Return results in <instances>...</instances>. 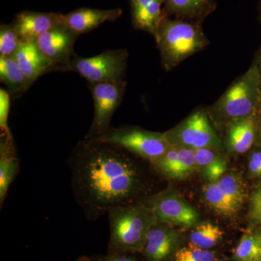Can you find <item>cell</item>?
Listing matches in <instances>:
<instances>
[{"label": "cell", "instance_id": "6da1fadb", "mask_svg": "<svg viewBox=\"0 0 261 261\" xmlns=\"http://www.w3.org/2000/svg\"><path fill=\"white\" fill-rule=\"evenodd\" d=\"M126 149L84 139L72 152L68 164L77 204L89 221H97L118 206L132 205L142 186L140 168Z\"/></svg>", "mask_w": 261, "mask_h": 261}, {"label": "cell", "instance_id": "7a4b0ae2", "mask_svg": "<svg viewBox=\"0 0 261 261\" xmlns=\"http://www.w3.org/2000/svg\"><path fill=\"white\" fill-rule=\"evenodd\" d=\"M110 239L107 253L142 252L151 226L157 221L142 202L118 206L108 213Z\"/></svg>", "mask_w": 261, "mask_h": 261}, {"label": "cell", "instance_id": "3957f363", "mask_svg": "<svg viewBox=\"0 0 261 261\" xmlns=\"http://www.w3.org/2000/svg\"><path fill=\"white\" fill-rule=\"evenodd\" d=\"M166 70H172L208 44L200 25L163 15L154 37Z\"/></svg>", "mask_w": 261, "mask_h": 261}, {"label": "cell", "instance_id": "277c9868", "mask_svg": "<svg viewBox=\"0 0 261 261\" xmlns=\"http://www.w3.org/2000/svg\"><path fill=\"white\" fill-rule=\"evenodd\" d=\"M261 77L253 66L240 77L209 110V115L217 123L226 124L253 115L259 104Z\"/></svg>", "mask_w": 261, "mask_h": 261}, {"label": "cell", "instance_id": "5b68a950", "mask_svg": "<svg viewBox=\"0 0 261 261\" xmlns=\"http://www.w3.org/2000/svg\"><path fill=\"white\" fill-rule=\"evenodd\" d=\"M91 140L118 146L151 163L160 159L170 146L164 133L136 126L111 128L104 135Z\"/></svg>", "mask_w": 261, "mask_h": 261}, {"label": "cell", "instance_id": "8992f818", "mask_svg": "<svg viewBox=\"0 0 261 261\" xmlns=\"http://www.w3.org/2000/svg\"><path fill=\"white\" fill-rule=\"evenodd\" d=\"M126 49H109L90 58L73 57L65 70L80 73L89 82L123 81L127 66Z\"/></svg>", "mask_w": 261, "mask_h": 261}, {"label": "cell", "instance_id": "52a82bcc", "mask_svg": "<svg viewBox=\"0 0 261 261\" xmlns=\"http://www.w3.org/2000/svg\"><path fill=\"white\" fill-rule=\"evenodd\" d=\"M170 145L193 149L213 148L221 151L222 141L213 128L207 112L198 110L177 126L164 133Z\"/></svg>", "mask_w": 261, "mask_h": 261}, {"label": "cell", "instance_id": "ba28073f", "mask_svg": "<svg viewBox=\"0 0 261 261\" xmlns=\"http://www.w3.org/2000/svg\"><path fill=\"white\" fill-rule=\"evenodd\" d=\"M94 100L93 121L85 139L97 138L111 128V122L121 105L126 83L120 82H89Z\"/></svg>", "mask_w": 261, "mask_h": 261}, {"label": "cell", "instance_id": "9c48e42d", "mask_svg": "<svg viewBox=\"0 0 261 261\" xmlns=\"http://www.w3.org/2000/svg\"><path fill=\"white\" fill-rule=\"evenodd\" d=\"M143 204L153 213L158 221L168 226L189 228L198 224V213L174 192H162Z\"/></svg>", "mask_w": 261, "mask_h": 261}, {"label": "cell", "instance_id": "30bf717a", "mask_svg": "<svg viewBox=\"0 0 261 261\" xmlns=\"http://www.w3.org/2000/svg\"><path fill=\"white\" fill-rule=\"evenodd\" d=\"M79 36L64 25H61L39 36L35 43L56 69L65 70L74 57L73 47Z\"/></svg>", "mask_w": 261, "mask_h": 261}, {"label": "cell", "instance_id": "8fae6325", "mask_svg": "<svg viewBox=\"0 0 261 261\" xmlns=\"http://www.w3.org/2000/svg\"><path fill=\"white\" fill-rule=\"evenodd\" d=\"M178 243L177 233L157 220L149 228L141 253L146 261H168L177 250Z\"/></svg>", "mask_w": 261, "mask_h": 261}, {"label": "cell", "instance_id": "7c38bea8", "mask_svg": "<svg viewBox=\"0 0 261 261\" xmlns=\"http://www.w3.org/2000/svg\"><path fill=\"white\" fill-rule=\"evenodd\" d=\"M61 25L62 14L32 11L19 13L13 23L21 42H35L39 36Z\"/></svg>", "mask_w": 261, "mask_h": 261}, {"label": "cell", "instance_id": "4fadbf2b", "mask_svg": "<svg viewBox=\"0 0 261 261\" xmlns=\"http://www.w3.org/2000/svg\"><path fill=\"white\" fill-rule=\"evenodd\" d=\"M122 14L121 9L99 10L81 8L62 15L63 25L80 35L97 28L107 21H114Z\"/></svg>", "mask_w": 261, "mask_h": 261}, {"label": "cell", "instance_id": "5bb4252c", "mask_svg": "<svg viewBox=\"0 0 261 261\" xmlns=\"http://www.w3.org/2000/svg\"><path fill=\"white\" fill-rule=\"evenodd\" d=\"M13 57L30 86L41 75L51 69H56V67L39 50L35 42L20 43Z\"/></svg>", "mask_w": 261, "mask_h": 261}, {"label": "cell", "instance_id": "9a60e30c", "mask_svg": "<svg viewBox=\"0 0 261 261\" xmlns=\"http://www.w3.org/2000/svg\"><path fill=\"white\" fill-rule=\"evenodd\" d=\"M132 21L136 29L145 31L155 37L163 18L162 5L164 0H130Z\"/></svg>", "mask_w": 261, "mask_h": 261}, {"label": "cell", "instance_id": "2e32d148", "mask_svg": "<svg viewBox=\"0 0 261 261\" xmlns=\"http://www.w3.org/2000/svg\"><path fill=\"white\" fill-rule=\"evenodd\" d=\"M163 15H173L176 18L198 23L212 13L214 0H164Z\"/></svg>", "mask_w": 261, "mask_h": 261}, {"label": "cell", "instance_id": "e0dca14e", "mask_svg": "<svg viewBox=\"0 0 261 261\" xmlns=\"http://www.w3.org/2000/svg\"><path fill=\"white\" fill-rule=\"evenodd\" d=\"M226 126V147L230 152L243 154L251 148L255 137L253 115L231 122Z\"/></svg>", "mask_w": 261, "mask_h": 261}, {"label": "cell", "instance_id": "ac0fdd59", "mask_svg": "<svg viewBox=\"0 0 261 261\" xmlns=\"http://www.w3.org/2000/svg\"><path fill=\"white\" fill-rule=\"evenodd\" d=\"M20 170L14 140L1 135L0 140V204L6 198L11 184Z\"/></svg>", "mask_w": 261, "mask_h": 261}, {"label": "cell", "instance_id": "d6986e66", "mask_svg": "<svg viewBox=\"0 0 261 261\" xmlns=\"http://www.w3.org/2000/svg\"><path fill=\"white\" fill-rule=\"evenodd\" d=\"M0 80L11 97L21 95L30 87L28 81L13 56H0Z\"/></svg>", "mask_w": 261, "mask_h": 261}, {"label": "cell", "instance_id": "ffe728a7", "mask_svg": "<svg viewBox=\"0 0 261 261\" xmlns=\"http://www.w3.org/2000/svg\"><path fill=\"white\" fill-rule=\"evenodd\" d=\"M219 152L213 148L195 149L197 166L208 182L219 181L227 170L226 159Z\"/></svg>", "mask_w": 261, "mask_h": 261}, {"label": "cell", "instance_id": "44dd1931", "mask_svg": "<svg viewBox=\"0 0 261 261\" xmlns=\"http://www.w3.org/2000/svg\"><path fill=\"white\" fill-rule=\"evenodd\" d=\"M190 234V244L200 248H213L222 240L224 231L219 226L212 223L204 222L197 224Z\"/></svg>", "mask_w": 261, "mask_h": 261}, {"label": "cell", "instance_id": "7402d4cb", "mask_svg": "<svg viewBox=\"0 0 261 261\" xmlns=\"http://www.w3.org/2000/svg\"><path fill=\"white\" fill-rule=\"evenodd\" d=\"M203 194L207 203L220 214L229 216L239 211L228 200L217 181L208 182L204 187Z\"/></svg>", "mask_w": 261, "mask_h": 261}, {"label": "cell", "instance_id": "603a6c76", "mask_svg": "<svg viewBox=\"0 0 261 261\" xmlns=\"http://www.w3.org/2000/svg\"><path fill=\"white\" fill-rule=\"evenodd\" d=\"M217 182L228 200L239 210L245 200V192L238 176L233 173H227Z\"/></svg>", "mask_w": 261, "mask_h": 261}, {"label": "cell", "instance_id": "cb8c5ba5", "mask_svg": "<svg viewBox=\"0 0 261 261\" xmlns=\"http://www.w3.org/2000/svg\"><path fill=\"white\" fill-rule=\"evenodd\" d=\"M260 250L255 233H245L233 252V261H259Z\"/></svg>", "mask_w": 261, "mask_h": 261}, {"label": "cell", "instance_id": "d4e9b609", "mask_svg": "<svg viewBox=\"0 0 261 261\" xmlns=\"http://www.w3.org/2000/svg\"><path fill=\"white\" fill-rule=\"evenodd\" d=\"M172 261H219L216 252L200 248L192 244L177 249L171 257Z\"/></svg>", "mask_w": 261, "mask_h": 261}, {"label": "cell", "instance_id": "484cf974", "mask_svg": "<svg viewBox=\"0 0 261 261\" xmlns=\"http://www.w3.org/2000/svg\"><path fill=\"white\" fill-rule=\"evenodd\" d=\"M178 147L177 166L173 178L183 179L199 168L196 161L195 149L182 146H178Z\"/></svg>", "mask_w": 261, "mask_h": 261}, {"label": "cell", "instance_id": "4316f807", "mask_svg": "<svg viewBox=\"0 0 261 261\" xmlns=\"http://www.w3.org/2000/svg\"><path fill=\"white\" fill-rule=\"evenodd\" d=\"M21 41L13 24H2L0 27V56H13Z\"/></svg>", "mask_w": 261, "mask_h": 261}, {"label": "cell", "instance_id": "83f0119b", "mask_svg": "<svg viewBox=\"0 0 261 261\" xmlns=\"http://www.w3.org/2000/svg\"><path fill=\"white\" fill-rule=\"evenodd\" d=\"M10 99L11 96L8 90L0 89V128L1 135L8 138H13L8 126V118L10 111Z\"/></svg>", "mask_w": 261, "mask_h": 261}, {"label": "cell", "instance_id": "f1b7e54d", "mask_svg": "<svg viewBox=\"0 0 261 261\" xmlns=\"http://www.w3.org/2000/svg\"><path fill=\"white\" fill-rule=\"evenodd\" d=\"M249 214L254 224H261V187L252 194Z\"/></svg>", "mask_w": 261, "mask_h": 261}, {"label": "cell", "instance_id": "f546056e", "mask_svg": "<svg viewBox=\"0 0 261 261\" xmlns=\"http://www.w3.org/2000/svg\"><path fill=\"white\" fill-rule=\"evenodd\" d=\"M132 252L121 253H107L106 255H96L89 259V261H141L134 256Z\"/></svg>", "mask_w": 261, "mask_h": 261}, {"label": "cell", "instance_id": "4dcf8cb0", "mask_svg": "<svg viewBox=\"0 0 261 261\" xmlns=\"http://www.w3.org/2000/svg\"><path fill=\"white\" fill-rule=\"evenodd\" d=\"M249 169L255 176H261V152H254L250 156Z\"/></svg>", "mask_w": 261, "mask_h": 261}, {"label": "cell", "instance_id": "1f68e13d", "mask_svg": "<svg viewBox=\"0 0 261 261\" xmlns=\"http://www.w3.org/2000/svg\"><path fill=\"white\" fill-rule=\"evenodd\" d=\"M256 236L257 242H258L259 250H260V256H259V261H261V231L255 233Z\"/></svg>", "mask_w": 261, "mask_h": 261}, {"label": "cell", "instance_id": "d6a6232c", "mask_svg": "<svg viewBox=\"0 0 261 261\" xmlns=\"http://www.w3.org/2000/svg\"><path fill=\"white\" fill-rule=\"evenodd\" d=\"M260 138H261V129H260Z\"/></svg>", "mask_w": 261, "mask_h": 261}]
</instances>
